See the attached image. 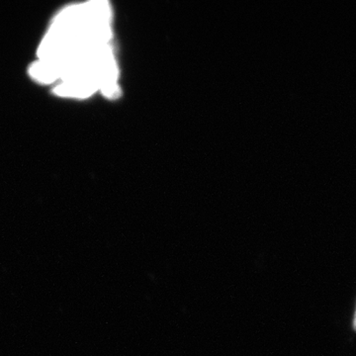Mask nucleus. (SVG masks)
I'll use <instances>...</instances> for the list:
<instances>
[{
    "mask_svg": "<svg viewBox=\"0 0 356 356\" xmlns=\"http://www.w3.org/2000/svg\"><path fill=\"white\" fill-rule=\"evenodd\" d=\"M112 8L107 1L67 7L44 40L32 76L41 83L60 81L76 65L112 43Z\"/></svg>",
    "mask_w": 356,
    "mask_h": 356,
    "instance_id": "obj_1",
    "label": "nucleus"
},
{
    "mask_svg": "<svg viewBox=\"0 0 356 356\" xmlns=\"http://www.w3.org/2000/svg\"><path fill=\"white\" fill-rule=\"evenodd\" d=\"M118 81V65L113 46L109 44L67 72L55 92L70 98H86L100 92L112 99L119 95Z\"/></svg>",
    "mask_w": 356,
    "mask_h": 356,
    "instance_id": "obj_2",
    "label": "nucleus"
},
{
    "mask_svg": "<svg viewBox=\"0 0 356 356\" xmlns=\"http://www.w3.org/2000/svg\"><path fill=\"white\" fill-rule=\"evenodd\" d=\"M353 327H355V330L356 331V314H355V321H353Z\"/></svg>",
    "mask_w": 356,
    "mask_h": 356,
    "instance_id": "obj_3",
    "label": "nucleus"
}]
</instances>
